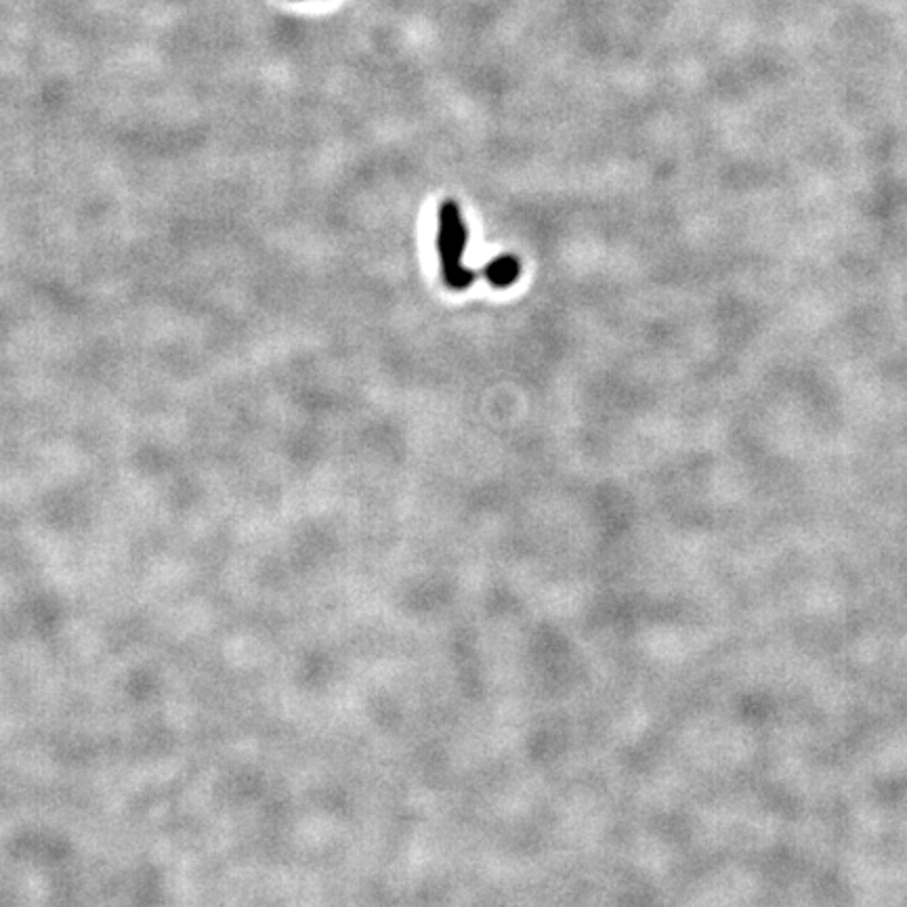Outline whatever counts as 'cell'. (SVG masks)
<instances>
[{
	"instance_id": "obj_1",
	"label": "cell",
	"mask_w": 907,
	"mask_h": 907,
	"mask_svg": "<svg viewBox=\"0 0 907 907\" xmlns=\"http://www.w3.org/2000/svg\"><path fill=\"white\" fill-rule=\"evenodd\" d=\"M467 242L469 236L460 206L454 200H446L439 208L437 252L441 261V273H444V280L452 290H467L475 282V273L462 261Z\"/></svg>"
},
{
	"instance_id": "obj_2",
	"label": "cell",
	"mask_w": 907,
	"mask_h": 907,
	"mask_svg": "<svg viewBox=\"0 0 907 907\" xmlns=\"http://www.w3.org/2000/svg\"><path fill=\"white\" fill-rule=\"evenodd\" d=\"M483 276L494 288H511L521 276V265L515 257L502 255L483 267Z\"/></svg>"
}]
</instances>
